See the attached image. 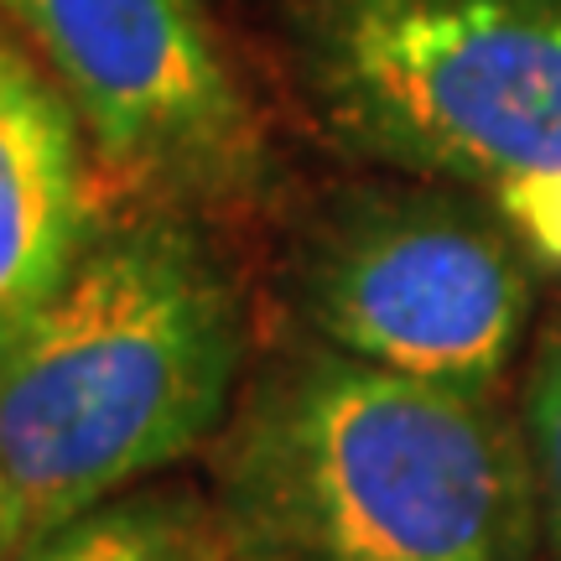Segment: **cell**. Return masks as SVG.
<instances>
[{"label": "cell", "mask_w": 561, "mask_h": 561, "mask_svg": "<svg viewBox=\"0 0 561 561\" xmlns=\"http://www.w3.org/2000/svg\"><path fill=\"white\" fill-rule=\"evenodd\" d=\"M240 354L234 286L178 208L94 229L58 291L0 339V473L26 546L203 447Z\"/></svg>", "instance_id": "6da1fadb"}, {"label": "cell", "mask_w": 561, "mask_h": 561, "mask_svg": "<svg viewBox=\"0 0 561 561\" xmlns=\"http://www.w3.org/2000/svg\"><path fill=\"white\" fill-rule=\"evenodd\" d=\"M224 510L255 561H525L541 536L525 437L489 390L328 343L234 416Z\"/></svg>", "instance_id": "7a4b0ae2"}, {"label": "cell", "mask_w": 561, "mask_h": 561, "mask_svg": "<svg viewBox=\"0 0 561 561\" xmlns=\"http://www.w3.org/2000/svg\"><path fill=\"white\" fill-rule=\"evenodd\" d=\"M271 32L343 157L483 198L561 172V0H271Z\"/></svg>", "instance_id": "3957f363"}, {"label": "cell", "mask_w": 561, "mask_h": 561, "mask_svg": "<svg viewBox=\"0 0 561 561\" xmlns=\"http://www.w3.org/2000/svg\"><path fill=\"white\" fill-rule=\"evenodd\" d=\"M297 297L328 348L458 390L500 385L536 307L500 214L442 187L339 203L307 240Z\"/></svg>", "instance_id": "277c9868"}, {"label": "cell", "mask_w": 561, "mask_h": 561, "mask_svg": "<svg viewBox=\"0 0 561 561\" xmlns=\"http://www.w3.org/2000/svg\"><path fill=\"white\" fill-rule=\"evenodd\" d=\"M110 178L157 208H229L265 178V130L203 0H0Z\"/></svg>", "instance_id": "5b68a950"}, {"label": "cell", "mask_w": 561, "mask_h": 561, "mask_svg": "<svg viewBox=\"0 0 561 561\" xmlns=\"http://www.w3.org/2000/svg\"><path fill=\"white\" fill-rule=\"evenodd\" d=\"M89 234L83 125L37 53L0 21V339L58 291Z\"/></svg>", "instance_id": "8992f818"}, {"label": "cell", "mask_w": 561, "mask_h": 561, "mask_svg": "<svg viewBox=\"0 0 561 561\" xmlns=\"http://www.w3.org/2000/svg\"><path fill=\"white\" fill-rule=\"evenodd\" d=\"M16 561H203L193 520L167 500H110L47 530Z\"/></svg>", "instance_id": "52a82bcc"}, {"label": "cell", "mask_w": 561, "mask_h": 561, "mask_svg": "<svg viewBox=\"0 0 561 561\" xmlns=\"http://www.w3.org/2000/svg\"><path fill=\"white\" fill-rule=\"evenodd\" d=\"M520 437L536 483V510H541V536L551 557L561 561V318L541 333V348L525 375Z\"/></svg>", "instance_id": "ba28073f"}, {"label": "cell", "mask_w": 561, "mask_h": 561, "mask_svg": "<svg viewBox=\"0 0 561 561\" xmlns=\"http://www.w3.org/2000/svg\"><path fill=\"white\" fill-rule=\"evenodd\" d=\"M26 551V530H21L16 500H11V483L0 473V561H16Z\"/></svg>", "instance_id": "9c48e42d"}]
</instances>
